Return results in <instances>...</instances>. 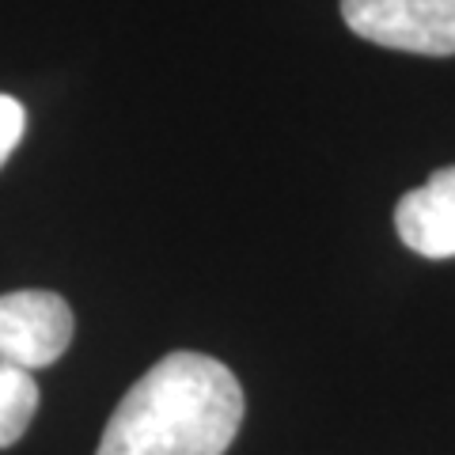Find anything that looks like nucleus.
<instances>
[{
  "instance_id": "5",
  "label": "nucleus",
  "mask_w": 455,
  "mask_h": 455,
  "mask_svg": "<svg viewBox=\"0 0 455 455\" xmlns=\"http://www.w3.org/2000/svg\"><path fill=\"white\" fill-rule=\"evenodd\" d=\"M38 410V383L31 372L0 364V448H12L27 433Z\"/></svg>"
},
{
  "instance_id": "3",
  "label": "nucleus",
  "mask_w": 455,
  "mask_h": 455,
  "mask_svg": "<svg viewBox=\"0 0 455 455\" xmlns=\"http://www.w3.org/2000/svg\"><path fill=\"white\" fill-rule=\"evenodd\" d=\"M73 307L57 292L23 289L0 296V364L35 368L53 364L73 341Z\"/></svg>"
},
{
  "instance_id": "4",
  "label": "nucleus",
  "mask_w": 455,
  "mask_h": 455,
  "mask_svg": "<svg viewBox=\"0 0 455 455\" xmlns=\"http://www.w3.org/2000/svg\"><path fill=\"white\" fill-rule=\"evenodd\" d=\"M395 228L421 259H455V167H444L425 187L398 197Z\"/></svg>"
},
{
  "instance_id": "2",
  "label": "nucleus",
  "mask_w": 455,
  "mask_h": 455,
  "mask_svg": "<svg viewBox=\"0 0 455 455\" xmlns=\"http://www.w3.org/2000/svg\"><path fill=\"white\" fill-rule=\"evenodd\" d=\"M341 20L353 35L387 50L455 53V0H341Z\"/></svg>"
},
{
  "instance_id": "6",
  "label": "nucleus",
  "mask_w": 455,
  "mask_h": 455,
  "mask_svg": "<svg viewBox=\"0 0 455 455\" xmlns=\"http://www.w3.org/2000/svg\"><path fill=\"white\" fill-rule=\"evenodd\" d=\"M23 130H27L23 103L12 95H0V167H4V160L16 152V145L23 140Z\"/></svg>"
},
{
  "instance_id": "1",
  "label": "nucleus",
  "mask_w": 455,
  "mask_h": 455,
  "mask_svg": "<svg viewBox=\"0 0 455 455\" xmlns=\"http://www.w3.org/2000/svg\"><path fill=\"white\" fill-rule=\"evenodd\" d=\"M243 410V387L228 364L167 353L125 391L95 455H224Z\"/></svg>"
}]
</instances>
